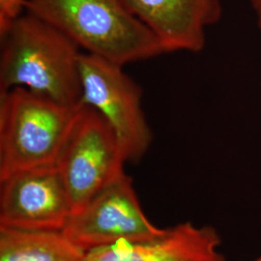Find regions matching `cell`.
<instances>
[{"instance_id": "3957f363", "label": "cell", "mask_w": 261, "mask_h": 261, "mask_svg": "<svg viewBox=\"0 0 261 261\" xmlns=\"http://www.w3.org/2000/svg\"><path fill=\"white\" fill-rule=\"evenodd\" d=\"M81 107L20 87L0 92V180L55 166Z\"/></svg>"}, {"instance_id": "9c48e42d", "label": "cell", "mask_w": 261, "mask_h": 261, "mask_svg": "<svg viewBox=\"0 0 261 261\" xmlns=\"http://www.w3.org/2000/svg\"><path fill=\"white\" fill-rule=\"evenodd\" d=\"M221 246V235L213 226L186 222L155 237L89 251L84 261H225Z\"/></svg>"}, {"instance_id": "4fadbf2b", "label": "cell", "mask_w": 261, "mask_h": 261, "mask_svg": "<svg viewBox=\"0 0 261 261\" xmlns=\"http://www.w3.org/2000/svg\"><path fill=\"white\" fill-rule=\"evenodd\" d=\"M255 261H261V254L258 256V257H257V258H256V260Z\"/></svg>"}, {"instance_id": "7c38bea8", "label": "cell", "mask_w": 261, "mask_h": 261, "mask_svg": "<svg viewBox=\"0 0 261 261\" xmlns=\"http://www.w3.org/2000/svg\"><path fill=\"white\" fill-rule=\"evenodd\" d=\"M253 14L255 16L257 27L261 31V0H250Z\"/></svg>"}, {"instance_id": "8992f818", "label": "cell", "mask_w": 261, "mask_h": 261, "mask_svg": "<svg viewBox=\"0 0 261 261\" xmlns=\"http://www.w3.org/2000/svg\"><path fill=\"white\" fill-rule=\"evenodd\" d=\"M164 230L147 219L130 178L123 173L71 215L62 232L87 252L120 241L155 237Z\"/></svg>"}, {"instance_id": "6da1fadb", "label": "cell", "mask_w": 261, "mask_h": 261, "mask_svg": "<svg viewBox=\"0 0 261 261\" xmlns=\"http://www.w3.org/2000/svg\"><path fill=\"white\" fill-rule=\"evenodd\" d=\"M0 38V92L20 87L65 106H83L84 51L74 41L28 12Z\"/></svg>"}, {"instance_id": "8fae6325", "label": "cell", "mask_w": 261, "mask_h": 261, "mask_svg": "<svg viewBox=\"0 0 261 261\" xmlns=\"http://www.w3.org/2000/svg\"><path fill=\"white\" fill-rule=\"evenodd\" d=\"M28 0H0V34L27 11Z\"/></svg>"}, {"instance_id": "277c9868", "label": "cell", "mask_w": 261, "mask_h": 261, "mask_svg": "<svg viewBox=\"0 0 261 261\" xmlns=\"http://www.w3.org/2000/svg\"><path fill=\"white\" fill-rule=\"evenodd\" d=\"M126 162L111 126L91 107L83 105L56 163L73 214L125 173Z\"/></svg>"}, {"instance_id": "30bf717a", "label": "cell", "mask_w": 261, "mask_h": 261, "mask_svg": "<svg viewBox=\"0 0 261 261\" xmlns=\"http://www.w3.org/2000/svg\"><path fill=\"white\" fill-rule=\"evenodd\" d=\"M85 254L62 230L0 226V261H84Z\"/></svg>"}, {"instance_id": "7a4b0ae2", "label": "cell", "mask_w": 261, "mask_h": 261, "mask_svg": "<svg viewBox=\"0 0 261 261\" xmlns=\"http://www.w3.org/2000/svg\"><path fill=\"white\" fill-rule=\"evenodd\" d=\"M25 12L60 30L84 53L122 66L167 54L121 0H28Z\"/></svg>"}, {"instance_id": "52a82bcc", "label": "cell", "mask_w": 261, "mask_h": 261, "mask_svg": "<svg viewBox=\"0 0 261 261\" xmlns=\"http://www.w3.org/2000/svg\"><path fill=\"white\" fill-rule=\"evenodd\" d=\"M73 214L55 166L29 168L0 180V226L60 231Z\"/></svg>"}, {"instance_id": "5b68a950", "label": "cell", "mask_w": 261, "mask_h": 261, "mask_svg": "<svg viewBox=\"0 0 261 261\" xmlns=\"http://www.w3.org/2000/svg\"><path fill=\"white\" fill-rule=\"evenodd\" d=\"M82 105L91 107L111 126L127 162L148 151L153 135L142 109V91L123 66L84 53L81 60Z\"/></svg>"}, {"instance_id": "ba28073f", "label": "cell", "mask_w": 261, "mask_h": 261, "mask_svg": "<svg viewBox=\"0 0 261 261\" xmlns=\"http://www.w3.org/2000/svg\"><path fill=\"white\" fill-rule=\"evenodd\" d=\"M156 35L167 54H197L206 44L207 29L223 14L221 0H121Z\"/></svg>"}]
</instances>
